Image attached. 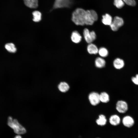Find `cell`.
<instances>
[{
    "label": "cell",
    "mask_w": 138,
    "mask_h": 138,
    "mask_svg": "<svg viewBox=\"0 0 138 138\" xmlns=\"http://www.w3.org/2000/svg\"><path fill=\"white\" fill-rule=\"evenodd\" d=\"M86 11L82 8H78L73 12L72 20L75 24L81 26L85 24Z\"/></svg>",
    "instance_id": "1"
},
{
    "label": "cell",
    "mask_w": 138,
    "mask_h": 138,
    "mask_svg": "<svg viewBox=\"0 0 138 138\" xmlns=\"http://www.w3.org/2000/svg\"><path fill=\"white\" fill-rule=\"evenodd\" d=\"M7 124L12 129L14 132L18 135L23 134L26 132L24 127L22 126L16 119H13L11 116L8 118Z\"/></svg>",
    "instance_id": "2"
},
{
    "label": "cell",
    "mask_w": 138,
    "mask_h": 138,
    "mask_svg": "<svg viewBox=\"0 0 138 138\" xmlns=\"http://www.w3.org/2000/svg\"><path fill=\"white\" fill-rule=\"evenodd\" d=\"M98 19V16L96 11L93 10H86L85 24L92 25Z\"/></svg>",
    "instance_id": "3"
},
{
    "label": "cell",
    "mask_w": 138,
    "mask_h": 138,
    "mask_svg": "<svg viewBox=\"0 0 138 138\" xmlns=\"http://www.w3.org/2000/svg\"><path fill=\"white\" fill-rule=\"evenodd\" d=\"M124 23V21L122 18L116 16L114 17L110 26L112 30L116 31L123 25Z\"/></svg>",
    "instance_id": "4"
},
{
    "label": "cell",
    "mask_w": 138,
    "mask_h": 138,
    "mask_svg": "<svg viewBox=\"0 0 138 138\" xmlns=\"http://www.w3.org/2000/svg\"><path fill=\"white\" fill-rule=\"evenodd\" d=\"M71 0H55L51 10L53 9L70 7Z\"/></svg>",
    "instance_id": "5"
},
{
    "label": "cell",
    "mask_w": 138,
    "mask_h": 138,
    "mask_svg": "<svg viewBox=\"0 0 138 138\" xmlns=\"http://www.w3.org/2000/svg\"><path fill=\"white\" fill-rule=\"evenodd\" d=\"M83 33L85 40L89 44L91 43L96 38V35L95 32L93 31L90 32L87 28L84 29Z\"/></svg>",
    "instance_id": "6"
},
{
    "label": "cell",
    "mask_w": 138,
    "mask_h": 138,
    "mask_svg": "<svg viewBox=\"0 0 138 138\" xmlns=\"http://www.w3.org/2000/svg\"><path fill=\"white\" fill-rule=\"evenodd\" d=\"M128 105L125 101L120 100L118 101L116 105V109L119 113H125L128 110Z\"/></svg>",
    "instance_id": "7"
},
{
    "label": "cell",
    "mask_w": 138,
    "mask_h": 138,
    "mask_svg": "<svg viewBox=\"0 0 138 138\" xmlns=\"http://www.w3.org/2000/svg\"><path fill=\"white\" fill-rule=\"evenodd\" d=\"M88 98L90 104L93 106H96L100 102V95L98 93L93 92L89 94Z\"/></svg>",
    "instance_id": "8"
},
{
    "label": "cell",
    "mask_w": 138,
    "mask_h": 138,
    "mask_svg": "<svg viewBox=\"0 0 138 138\" xmlns=\"http://www.w3.org/2000/svg\"><path fill=\"white\" fill-rule=\"evenodd\" d=\"M122 123L125 126L130 128L134 125V121L133 118L130 116H126L124 117L122 120Z\"/></svg>",
    "instance_id": "9"
},
{
    "label": "cell",
    "mask_w": 138,
    "mask_h": 138,
    "mask_svg": "<svg viewBox=\"0 0 138 138\" xmlns=\"http://www.w3.org/2000/svg\"><path fill=\"white\" fill-rule=\"evenodd\" d=\"M113 65L116 69L120 70L122 68L124 65V62L122 59L119 58H117L113 61Z\"/></svg>",
    "instance_id": "10"
},
{
    "label": "cell",
    "mask_w": 138,
    "mask_h": 138,
    "mask_svg": "<svg viewBox=\"0 0 138 138\" xmlns=\"http://www.w3.org/2000/svg\"><path fill=\"white\" fill-rule=\"evenodd\" d=\"M110 124L113 126H117L120 123L121 119L119 116L117 114L111 115L109 119Z\"/></svg>",
    "instance_id": "11"
},
{
    "label": "cell",
    "mask_w": 138,
    "mask_h": 138,
    "mask_svg": "<svg viewBox=\"0 0 138 138\" xmlns=\"http://www.w3.org/2000/svg\"><path fill=\"white\" fill-rule=\"evenodd\" d=\"M82 38L81 36L78 31H75L72 32L71 39L73 42L76 43H78L81 41Z\"/></svg>",
    "instance_id": "12"
},
{
    "label": "cell",
    "mask_w": 138,
    "mask_h": 138,
    "mask_svg": "<svg viewBox=\"0 0 138 138\" xmlns=\"http://www.w3.org/2000/svg\"><path fill=\"white\" fill-rule=\"evenodd\" d=\"M27 7L32 8H35L38 6V0H23Z\"/></svg>",
    "instance_id": "13"
},
{
    "label": "cell",
    "mask_w": 138,
    "mask_h": 138,
    "mask_svg": "<svg viewBox=\"0 0 138 138\" xmlns=\"http://www.w3.org/2000/svg\"><path fill=\"white\" fill-rule=\"evenodd\" d=\"M57 88L62 93H65L70 88L68 84L65 82H62L58 85Z\"/></svg>",
    "instance_id": "14"
},
{
    "label": "cell",
    "mask_w": 138,
    "mask_h": 138,
    "mask_svg": "<svg viewBox=\"0 0 138 138\" xmlns=\"http://www.w3.org/2000/svg\"><path fill=\"white\" fill-rule=\"evenodd\" d=\"M112 20V17L108 14H106L102 16V22L105 25L110 26Z\"/></svg>",
    "instance_id": "15"
},
{
    "label": "cell",
    "mask_w": 138,
    "mask_h": 138,
    "mask_svg": "<svg viewBox=\"0 0 138 138\" xmlns=\"http://www.w3.org/2000/svg\"><path fill=\"white\" fill-rule=\"evenodd\" d=\"M87 49L88 53L90 54H96L98 53V49L97 47L91 43L88 45Z\"/></svg>",
    "instance_id": "16"
},
{
    "label": "cell",
    "mask_w": 138,
    "mask_h": 138,
    "mask_svg": "<svg viewBox=\"0 0 138 138\" xmlns=\"http://www.w3.org/2000/svg\"><path fill=\"white\" fill-rule=\"evenodd\" d=\"M95 64L97 67L101 68L105 66L106 64V62L103 58L99 57L97 58L96 59Z\"/></svg>",
    "instance_id": "17"
},
{
    "label": "cell",
    "mask_w": 138,
    "mask_h": 138,
    "mask_svg": "<svg viewBox=\"0 0 138 138\" xmlns=\"http://www.w3.org/2000/svg\"><path fill=\"white\" fill-rule=\"evenodd\" d=\"M100 95V102L104 103H106L109 102L110 100L109 95L106 92H101Z\"/></svg>",
    "instance_id": "18"
},
{
    "label": "cell",
    "mask_w": 138,
    "mask_h": 138,
    "mask_svg": "<svg viewBox=\"0 0 138 138\" xmlns=\"http://www.w3.org/2000/svg\"><path fill=\"white\" fill-rule=\"evenodd\" d=\"M33 17V21L35 22H38L40 21L41 19L42 14L39 11L36 10L32 13Z\"/></svg>",
    "instance_id": "19"
},
{
    "label": "cell",
    "mask_w": 138,
    "mask_h": 138,
    "mask_svg": "<svg viewBox=\"0 0 138 138\" xmlns=\"http://www.w3.org/2000/svg\"><path fill=\"white\" fill-rule=\"evenodd\" d=\"M107 121V120L105 116L103 114L99 115L98 119L96 121L97 124L100 126L105 125Z\"/></svg>",
    "instance_id": "20"
},
{
    "label": "cell",
    "mask_w": 138,
    "mask_h": 138,
    "mask_svg": "<svg viewBox=\"0 0 138 138\" xmlns=\"http://www.w3.org/2000/svg\"><path fill=\"white\" fill-rule=\"evenodd\" d=\"M6 49L9 52L12 53H15L17 49L15 45L12 43H8L6 44L5 46Z\"/></svg>",
    "instance_id": "21"
},
{
    "label": "cell",
    "mask_w": 138,
    "mask_h": 138,
    "mask_svg": "<svg viewBox=\"0 0 138 138\" xmlns=\"http://www.w3.org/2000/svg\"><path fill=\"white\" fill-rule=\"evenodd\" d=\"M98 53L101 57H105L108 56V52L107 50L105 48L101 47L98 50Z\"/></svg>",
    "instance_id": "22"
},
{
    "label": "cell",
    "mask_w": 138,
    "mask_h": 138,
    "mask_svg": "<svg viewBox=\"0 0 138 138\" xmlns=\"http://www.w3.org/2000/svg\"><path fill=\"white\" fill-rule=\"evenodd\" d=\"M114 5L118 8H121L124 5V3L123 0H114Z\"/></svg>",
    "instance_id": "23"
},
{
    "label": "cell",
    "mask_w": 138,
    "mask_h": 138,
    "mask_svg": "<svg viewBox=\"0 0 138 138\" xmlns=\"http://www.w3.org/2000/svg\"><path fill=\"white\" fill-rule=\"evenodd\" d=\"M124 3L128 5L134 6L136 5V2L135 0H123Z\"/></svg>",
    "instance_id": "24"
},
{
    "label": "cell",
    "mask_w": 138,
    "mask_h": 138,
    "mask_svg": "<svg viewBox=\"0 0 138 138\" xmlns=\"http://www.w3.org/2000/svg\"><path fill=\"white\" fill-rule=\"evenodd\" d=\"M131 80L134 84L138 85V74H136L135 76L132 77Z\"/></svg>",
    "instance_id": "25"
},
{
    "label": "cell",
    "mask_w": 138,
    "mask_h": 138,
    "mask_svg": "<svg viewBox=\"0 0 138 138\" xmlns=\"http://www.w3.org/2000/svg\"><path fill=\"white\" fill-rule=\"evenodd\" d=\"M14 138H22L19 135H18L16 136Z\"/></svg>",
    "instance_id": "26"
}]
</instances>
